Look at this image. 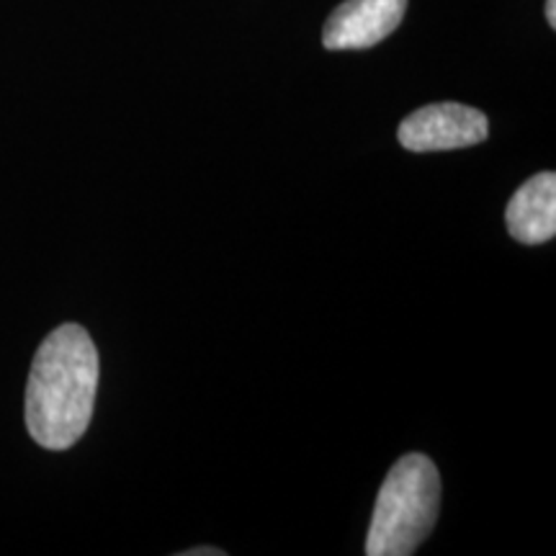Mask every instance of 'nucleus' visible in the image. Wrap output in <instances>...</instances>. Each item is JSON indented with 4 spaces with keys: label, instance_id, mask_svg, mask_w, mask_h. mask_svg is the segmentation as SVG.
Listing matches in <instances>:
<instances>
[{
    "label": "nucleus",
    "instance_id": "obj_1",
    "mask_svg": "<svg viewBox=\"0 0 556 556\" xmlns=\"http://www.w3.org/2000/svg\"><path fill=\"white\" fill-rule=\"evenodd\" d=\"M99 389V351L80 325H60L34 356L26 430L41 448L67 451L86 435Z\"/></svg>",
    "mask_w": 556,
    "mask_h": 556
},
{
    "label": "nucleus",
    "instance_id": "obj_2",
    "mask_svg": "<svg viewBox=\"0 0 556 556\" xmlns=\"http://www.w3.org/2000/svg\"><path fill=\"white\" fill-rule=\"evenodd\" d=\"M441 507V475L422 454L402 456L381 484L366 536L368 556H409L430 536Z\"/></svg>",
    "mask_w": 556,
    "mask_h": 556
},
{
    "label": "nucleus",
    "instance_id": "obj_3",
    "mask_svg": "<svg viewBox=\"0 0 556 556\" xmlns=\"http://www.w3.org/2000/svg\"><path fill=\"white\" fill-rule=\"evenodd\" d=\"M490 137V122L464 103H430L400 124L397 139L409 152H443L475 148Z\"/></svg>",
    "mask_w": 556,
    "mask_h": 556
},
{
    "label": "nucleus",
    "instance_id": "obj_4",
    "mask_svg": "<svg viewBox=\"0 0 556 556\" xmlns=\"http://www.w3.org/2000/svg\"><path fill=\"white\" fill-rule=\"evenodd\" d=\"M407 0H345L330 13L323 45L330 52L368 50L402 24Z\"/></svg>",
    "mask_w": 556,
    "mask_h": 556
},
{
    "label": "nucleus",
    "instance_id": "obj_5",
    "mask_svg": "<svg viewBox=\"0 0 556 556\" xmlns=\"http://www.w3.org/2000/svg\"><path fill=\"white\" fill-rule=\"evenodd\" d=\"M510 235L523 245H541L556 235V176L552 170L536 173L513 193L505 208Z\"/></svg>",
    "mask_w": 556,
    "mask_h": 556
},
{
    "label": "nucleus",
    "instance_id": "obj_6",
    "mask_svg": "<svg viewBox=\"0 0 556 556\" xmlns=\"http://www.w3.org/2000/svg\"><path fill=\"white\" fill-rule=\"evenodd\" d=\"M180 556H225V552L217 546H199V548H189V552H184Z\"/></svg>",
    "mask_w": 556,
    "mask_h": 556
},
{
    "label": "nucleus",
    "instance_id": "obj_7",
    "mask_svg": "<svg viewBox=\"0 0 556 556\" xmlns=\"http://www.w3.org/2000/svg\"><path fill=\"white\" fill-rule=\"evenodd\" d=\"M546 21L556 26V0H546Z\"/></svg>",
    "mask_w": 556,
    "mask_h": 556
}]
</instances>
